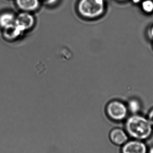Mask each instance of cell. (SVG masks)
<instances>
[{
  "label": "cell",
  "instance_id": "10",
  "mask_svg": "<svg viewBox=\"0 0 153 153\" xmlns=\"http://www.w3.org/2000/svg\"><path fill=\"white\" fill-rule=\"evenodd\" d=\"M141 9L146 14L153 13V0H143L141 2Z\"/></svg>",
  "mask_w": 153,
  "mask_h": 153
},
{
  "label": "cell",
  "instance_id": "11",
  "mask_svg": "<svg viewBox=\"0 0 153 153\" xmlns=\"http://www.w3.org/2000/svg\"><path fill=\"white\" fill-rule=\"evenodd\" d=\"M147 34L148 36L151 39L153 40V24L150 26L147 30Z\"/></svg>",
  "mask_w": 153,
  "mask_h": 153
},
{
  "label": "cell",
  "instance_id": "2",
  "mask_svg": "<svg viewBox=\"0 0 153 153\" xmlns=\"http://www.w3.org/2000/svg\"><path fill=\"white\" fill-rule=\"evenodd\" d=\"M106 8L105 0H81L78 5L80 14L89 19H97L102 16Z\"/></svg>",
  "mask_w": 153,
  "mask_h": 153
},
{
  "label": "cell",
  "instance_id": "6",
  "mask_svg": "<svg viewBox=\"0 0 153 153\" xmlns=\"http://www.w3.org/2000/svg\"><path fill=\"white\" fill-rule=\"evenodd\" d=\"M15 23L22 31L29 29L34 25V19L32 15L27 12L19 13L16 18Z\"/></svg>",
  "mask_w": 153,
  "mask_h": 153
},
{
  "label": "cell",
  "instance_id": "4",
  "mask_svg": "<svg viewBox=\"0 0 153 153\" xmlns=\"http://www.w3.org/2000/svg\"><path fill=\"white\" fill-rule=\"evenodd\" d=\"M148 148L145 141L129 139L121 146L120 153H147Z\"/></svg>",
  "mask_w": 153,
  "mask_h": 153
},
{
  "label": "cell",
  "instance_id": "3",
  "mask_svg": "<svg viewBox=\"0 0 153 153\" xmlns=\"http://www.w3.org/2000/svg\"><path fill=\"white\" fill-rule=\"evenodd\" d=\"M107 115L115 122H121L127 117L128 110L127 106L119 100L110 102L106 108Z\"/></svg>",
  "mask_w": 153,
  "mask_h": 153
},
{
  "label": "cell",
  "instance_id": "16",
  "mask_svg": "<svg viewBox=\"0 0 153 153\" xmlns=\"http://www.w3.org/2000/svg\"><path fill=\"white\" fill-rule=\"evenodd\" d=\"M116 1H118L120 2H124L125 1H127V0H116Z\"/></svg>",
  "mask_w": 153,
  "mask_h": 153
},
{
  "label": "cell",
  "instance_id": "8",
  "mask_svg": "<svg viewBox=\"0 0 153 153\" xmlns=\"http://www.w3.org/2000/svg\"><path fill=\"white\" fill-rule=\"evenodd\" d=\"M14 15L11 13H3L0 14V27L3 29L10 27L15 23Z\"/></svg>",
  "mask_w": 153,
  "mask_h": 153
},
{
  "label": "cell",
  "instance_id": "13",
  "mask_svg": "<svg viewBox=\"0 0 153 153\" xmlns=\"http://www.w3.org/2000/svg\"><path fill=\"white\" fill-rule=\"evenodd\" d=\"M45 1L48 4H52L55 3L57 1V0H45Z\"/></svg>",
  "mask_w": 153,
  "mask_h": 153
},
{
  "label": "cell",
  "instance_id": "1",
  "mask_svg": "<svg viewBox=\"0 0 153 153\" xmlns=\"http://www.w3.org/2000/svg\"><path fill=\"white\" fill-rule=\"evenodd\" d=\"M125 129L132 139L145 142L153 134V126L148 118L139 114H133L127 119Z\"/></svg>",
  "mask_w": 153,
  "mask_h": 153
},
{
  "label": "cell",
  "instance_id": "15",
  "mask_svg": "<svg viewBox=\"0 0 153 153\" xmlns=\"http://www.w3.org/2000/svg\"><path fill=\"white\" fill-rule=\"evenodd\" d=\"M147 153H153V146L148 148Z\"/></svg>",
  "mask_w": 153,
  "mask_h": 153
},
{
  "label": "cell",
  "instance_id": "9",
  "mask_svg": "<svg viewBox=\"0 0 153 153\" xmlns=\"http://www.w3.org/2000/svg\"><path fill=\"white\" fill-rule=\"evenodd\" d=\"M127 106L128 111L133 114H137L141 111V104L137 99H132L128 101Z\"/></svg>",
  "mask_w": 153,
  "mask_h": 153
},
{
  "label": "cell",
  "instance_id": "7",
  "mask_svg": "<svg viewBox=\"0 0 153 153\" xmlns=\"http://www.w3.org/2000/svg\"><path fill=\"white\" fill-rule=\"evenodd\" d=\"M18 7L25 12L36 10L39 6V0H16Z\"/></svg>",
  "mask_w": 153,
  "mask_h": 153
},
{
  "label": "cell",
  "instance_id": "12",
  "mask_svg": "<svg viewBox=\"0 0 153 153\" xmlns=\"http://www.w3.org/2000/svg\"><path fill=\"white\" fill-rule=\"evenodd\" d=\"M147 117L153 126V108L149 111Z\"/></svg>",
  "mask_w": 153,
  "mask_h": 153
},
{
  "label": "cell",
  "instance_id": "14",
  "mask_svg": "<svg viewBox=\"0 0 153 153\" xmlns=\"http://www.w3.org/2000/svg\"><path fill=\"white\" fill-rule=\"evenodd\" d=\"M131 1L134 4H141L143 0H131Z\"/></svg>",
  "mask_w": 153,
  "mask_h": 153
},
{
  "label": "cell",
  "instance_id": "5",
  "mask_svg": "<svg viewBox=\"0 0 153 153\" xmlns=\"http://www.w3.org/2000/svg\"><path fill=\"white\" fill-rule=\"evenodd\" d=\"M109 137L113 144L119 146H122L129 138L126 130L120 128H115L111 129L109 134Z\"/></svg>",
  "mask_w": 153,
  "mask_h": 153
}]
</instances>
